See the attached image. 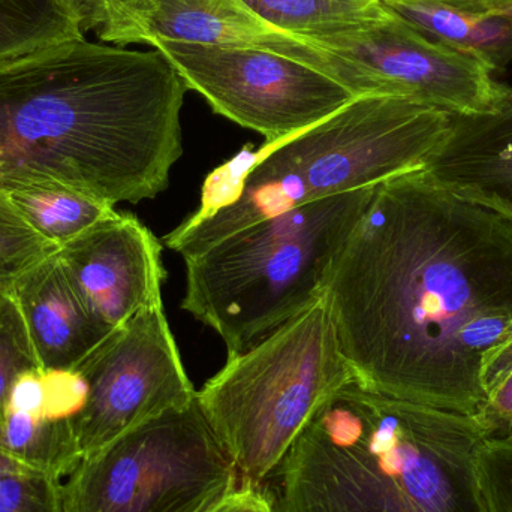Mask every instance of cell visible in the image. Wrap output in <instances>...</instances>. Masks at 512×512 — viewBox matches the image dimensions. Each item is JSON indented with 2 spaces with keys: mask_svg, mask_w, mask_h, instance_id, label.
Instances as JSON below:
<instances>
[{
  "mask_svg": "<svg viewBox=\"0 0 512 512\" xmlns=\"http://www.w3.org/2000/svg\"><path fill=\"white\" fill-rule=\"evenodd\" d=\"M354 381L324 298L228 357L197 399L240 483L264 487L319 409Z\"/></svg>",
  "mask_w": 512,
  "mask_h": 512,
  "instance_id": "obj_6",
  "label": "cell"
},
{
  "mask_svg": "<svg viewBox=\"0 0 512 512\" xmlns=\"http://www.w3.org/2000/svg\"><path fill=\"white\" fill-rule=\"evenodd\" d=\"M240 475L197 397L96 453L62 483L65 512H206Z\"/></svg>",
  "mask_w": 512,
  "mask_h": 512,
  "instance_id": "obj_7",
  "label": "cell"
},
{
  "mask_svg": "<svg viewBox=\"0 0 512 512\" xmlns=\"http://www.w3.org/2000/svg\"><path fill=\"white\" fill-rule=\"evenodd\" d=\"M42 372H69L98 348L110 328L87 309L57 258L30 268L11 291Z\"/></svg>",
  "mask_w": 512,
  "mask_h": 512,
  "instance_id": "obj_13",
  "label": "cell"
},
{
  "mask_svg": "<svg viewBox=\"0 0 512 512\" xmlns=\"http://www.w3.org/2000/svg\"><path fill=\"white\" fill-rule=\"evenodd\" d=\"M0 512H65L62 481L38 472L9 475L0 481Z\"/></svg>",
  "mask_w": 512,
  "mask_h": 512,
  "instance_id": "obj_23",
  "label": "cell"
},
{
  "mask_svg": "<svg viewBox=\"0 0 512 512\" xmlns=\"http://www.w3.org/2000/svg\"><path fill=\"white\" fill-rule=\"evenodd\" d=\"M355 381L475 417L512 336V221L424 170L376 186L325 294Z\"/></svg>",
  "mask_w": 512,
  "mask_h": 512,
  "instance_id": "obj_1",
  "label": "cell"
},
{
  "mask_svg": "<svg viewBox=\"0 0 512 512\" xmlns=\"http://www.w3.org/2000/svg\"><path fill=\"white\" fill-rule=\"evenodd\" d=\"M382 3L427 38L478 60L493 74L512 62V21L502 15L469 14L423 0Z\"/></svg>",
  "mask_w": 512,
  "mask_h": 512,
  "instance_id": "obj_15",
  "label": "cell"
},
{
  "mask_svg": "<svg viewBox=\"0 0 512 512\" xmlns=\"http://www.w3.org/2000/svg\"><path fill=\"white\" fill-rule=\"evenodd\" d=\"M45 393V417L71 420L86 402V384L77 370L42 372Z\"/></svg>",
  "mask_w": 512,
  "mask_h": 512,
  "instance_id": "obj_25",
  "label": "cell"
},
{
  "mask_svg": "<svg viewBox=\"0 0 512 512\" xmlns=\"http://www.w3.org/2000/svg\"><path fill=\"white\" fill-rule=\"evenodd\" d=\"M188 90L216 114L258 132L267 143L298 134L357 98L342 84L295 59L256 47L158 39Z\"/></svg>",
  "mask_w": 512,
  "mask_h": 512,
  "instance_id": "obj_9",
  "label": "cell"
},
{
  "mask_svg": "<svg viewBox=\"0 0 512 512\" xmlns=\"http://www.w3.org/2000/svg\"><path fill=\"white\" fill-rule=\"evenodd\" d=\"M42 370L20 309L9 292L0 291V426L15 382Z\"/></svg>",
  "mask_w": 512,
  "mask_h": 512,
  "instance_id": "obj_22",
  "label": "cell"
},
{
  "mask_svg": "<svg viewBox=\"0 0 512 512\" xmlns=\"http://www.w3.org/2000/svg\"><path fill=\"white\" fill-rule=\"evenodd\" d=\"M0 450L24 468L62 481L81 460L72 420L6 409L0 426Z\"/></svg>",
  "mask_w": 512,
  "mask_h": 512,
  "instance_id": "obj_16",
  "label": "cell"
},
{
  "mask_svg": "<svg viewBox=\"0 0 512 512\" xmlns=\"http://www.w3.org/2000/svg\"><path fill=\"white\" fill-rule=\"evenodd\" d=\"M129 0H66L80 24L81 32L101 38L119 17Z\"/></svg>",
  "mask_w": 512,
  "mask_h": 512,
  "instance_id": "obj_26",
  "label": "cell"
},
{
  "mask_svg": "<svg viewBox=\"0 0 512 512\" xmlns=\"http://www.w3.org/2000/svg\"><path fill=\"white\" fill-rule=\"evenodd\" d=\"M164 245L131 213H111L62 246L57 258L81 300L110 330L162 301Z\"/></svg>",
  "mask_w": 512,
  "mask_h": 512,
  "instance_id": "obj_11",
  "label": "cell"
},
{
  "mask_svg": "<svg viewBox=\"0 0 512 512\" xmlns=\"http://www.w3.org/2000/svg\"><path fill=\"white\" fill-rule=\"evenodd\" d=\"M188 87L161 51L71 39L0 62V191L153 200L183 155Z\"/></svg>",
  "mask_w": 512,
  "mask_h": 512,
  "instance_id": "obj_2",
  "label": "cell"
},
{
  "mask_svg": "<svg viewBox=\"0 0 512 512\" xmlns=\"http://www.w3.org/2000/svg\"><path fill=\"white\" fill-rule=\"evenodd\" d=\"M496 15H502V17L508 18V20L512 21V6H508V8L501 9V11L495 12Z\"/></svg>",
  "mask_w": 512,
  "mask_h": 512,
  "instance_id": "obj_30",
  "label": "cell"
},
{
  "mask_svg": "<svg viewBox=\"0 0 512 512\" xmlns=\"http://www.w3.org/2000/svg\"><path fill=\"white\" fill-rule=\"evenodd\" d=\"M478 478L489 512H512V439H486Z\"/></svg>",
  "mask_w": 512,
  "mask_h": 512,
  "instance_id": "obj_24",
  "label": "cell"
},
{
  "mask_svg": "<svg viewBox=\"0 0 512 512\" xmlns=\"http://www.w3.org/2000/svg\"><path fill=\"white\" fill-rule=\"evenodd\" d=\"M86 38L66 0H0V62Z\"/></svg>",
  "mask_w": 512,
  "mask_h": 512,
  "instance_id": "obj_18",
  "label": "cell"
},
{
  "mask_svg": "<svg viewBox=\"0 0 512 512\" xmlns=\"http://www.w3.org/2000/svg\"><path fill=\"white\" fill-rule=\"evenodd\" d=\"M3 192L24 221L57 249L116 212L104 201L47 183L11 186Z\"/></svg>",
  "mask_w": 512,
  "mask_h": 512,
  "instance_id": "obj_17",
  "label": "cell"
},
{
  "mask_svg": "<svg viewBox=\"0 0 512 512\" xmlns=\"http://www.w3.org/2000/svg\"><path fill=\"white\" fill-rule=\"evenodd\" d=\"M276 32L243 0H129L99 41L117 47L170 39L264 48Z\"/></svg>",
  "mask_w": 512,
  "mask_h": 512,
  "instance_id": "obj_14",
  "label": "cell"
},
{
  "mask_svg": "<svg viewBox=\"0 0 512 512\" xmlns=\"http://www.w3.org/2000/svg\"><path fill=\"white\" fill-rule=\"evenodd\" d=\"M423 2L436 3V5L478 15L495 14L501 9L512 6V0H423Z\"/></svg>",
  "mask_w": 512,
  "mask_h": 512,
  "instance_id": "obj_28",
  "label": "cell"
},
{
  "mask_svg": "<svg viewBox=\"0 0 512 512\" xmlns=\"http://www.w3.org/2000/svg\"><path fill=\"white\" fill-rule=\"evenodd\" d=\"M23 472L32 471L24 468V466H21L20 463L15 462L8 454L0 450V481H2L3 478L9 477V475L23 474Z\"/></svg>",
  "mask_w": 512,
  "mask_h": 512,
  "instance_id": "obj_29",
  "label": "cell"
},
{
  "mask_svg": "<svg viewBox=\"0 0 512 512\" xmlns=\"http://www.w3.org/2000/svg\"><path fill=\"white\" fill-rule=\"evenodd\" d=\"M453 114L396 96H357L316 125L248 147L207 176L201 204L162 245L183 259L297 207L423 170Z\"/></svg>",
  "mask_w": 512,
  "mask_h": 512,
  "instance_id": "obj_4",
  "label": "cell"
},
{
  "mask_svg": "<svg viewBox=\"0 0 512 512\" xmlns=\"http://www.w3.org/2000/svg\"><path fill=\"white\" fill-rule=\"evenodd\" d=\"M206 512H273V508L264 487L240 483L236 490Z\"/></svg>",
  "mask_w": 512,
  "mask_h": 512,
  "instance_id": "obj_27",
  "label": "cell"
},
{
  "mask_svg": "<svg viewBox=\"0 0 512 512\" xmlns=\"http://www.w3.org/2000/svg\"><path fill=\"white\" fill-rule=\"evenodd\" d=\"M471 415L340 388L264 489L273 512H489Z\"/></svg>",
  "mask_w": 512,
  "mask_h": 512,
  "instance_id": "obj_3",
  "label": "cell"
},
{
  "mask_svg": "<svg viewBox=\"0 0 512 512\" xmlns=\"http://www.w3.org/2000/svg\"><path fill=\"white\" fill-rule=\"evenodd\" d=\"M59 249L39 236L0 191V291L11 294L15 282Z\"/></svg>",
  "mask_w": 512,
  "mask_h": 512,
  "instance_id": "obj_20",
  "label": "cell"
},
{
  "mask_svg": "<svg viewBox=\"0 0 512 512\" xmlns=\"http://www.w3.org/2000/svg\"><path fill=\"white\" fill-rule=\"evenodd\" d=\"M375 189L264 219L186 258L182 309L224 340L228 357L248 351L324 300Z\"/></svg>",
  "mask_w": 512,
  "mask_h": 512,
  "instance_id": "obj_5",
  "label": "cell"
},
{
  "mask_svg": "<svg viewBox=\"0 0 512 512\" xmlns=\"http://www.w3.org/2000/svg\"><path fill=\"white\" fill-rule=\"evenodd\" d=\"M295 38L327 53L330 77L355 96H396L453 116L492 113L512 98L483 63L427 38L385 5L355 26Z\"/></svg>",
  "mask_w": 512,
  "mask_h": 512,
  "instance_id": "obj_8",
  "label": "cell"
},
{
  "mask_svg": "<svg viewBox=\"0 0 512 512\" xmlns=\"http://www.w3.org/2000/svg\"><path fill=\"white\" fill-rule=\"evenodd\" d=\"M75 370L87 390L83 408L71 418L83 459L197 397L164 301L111 331Z\"/></svg>",
  "mask_w": 512,
  "mask_h": 512,
  "instance_id": "obj_10",
  "label": "cell"
},
{
  "mask_svg": "<svg viewBox=\"0 0 512 512\" xmlns=\"http://www.w3.org/2000/svg\"><path fill=\"white\" fill-rule=\"evenodd\" d=\"M423 170L457 197L512 221V98L492 113L453 116Z\"/></svg>",
  "mask_w": 512,
  "mask_h": 512,
  "instance_id": "obj_12",
  "label": "cell"
},
{
  "mask_svg": "<svg viewBox=\"0 0 512 512\" xmlns=\"http://www.w3.org/2000/svg\"><path fill=\"white\" fill-rule=\"evenodd\" d=\"M277 32L309 36L355 26L384 12L382 0H243Z\"/></svg>",
  "mask_w": 512,
  "mask_h": 512,
  "instance_id": "obj_19",
  "label": "cell"
},
{
  "mask_svg": "<svg viewBox=\"0 0 512 512\" xmlns=\"http://www.w3.org/2000/svg\"><path fill=\"white\" fill-rule=\"evenodd\" d=\"M484 399L474 420L487 439H512V336L486 354L481 366Z\"/></svg>",
  "mask_w": 512,
  "mask_h": 512,
  "instance_id": "obj_21",
  "label": "cell"
}]
</instances>
